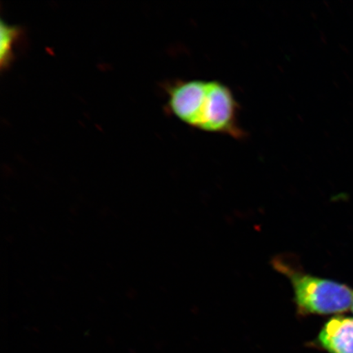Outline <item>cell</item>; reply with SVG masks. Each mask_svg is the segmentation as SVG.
Wrapping results in <instances>:
<instances>
[{"label":"cell","instance_id":"obj_1","mask_svg":"<svg viewBox=\"0 0 353 353\" xmlns=\"http://www.w3.org/2000/svg\"><path fill=\"white\" fill-rule=\"evenodd\" d=\"M170 112L190 127L243 139L240 105L231 88L215 79L179 81L166 88Z\"/></svg>","mask_w":353,"mask_h":353},{"label":"cell","instance_id":"obj_2","mask_svg":"<svg viewBox=\"0 0 353 353\" xmlns=\"http://www.w3.org/2000/svg\"><path fill=\"white\" fill-rule=\"evenodd\" d=\"M273 263L292 284L299 315L339 314L352 307L353 290L350 287L297 270L281 259H276Z\"/></svg>","mask_w":353,"mask_h":353},{"label":"cell","instance_id":"obj_3","mask_svg":"<svg viewBox=\"0 0 353 353\" xmlns=\"http://www.w3.org/2000/svg\"><path fill=\"white\" fill-rule=\"evenodd\" d=\"M316 343L329 353H353V317H332L322 327Z\"/></svg>","mask_w":353,"mask_h":353},{"label":"cell","instance_id":"obj_4","mask_svg":"<svg viewBox=\"0 0 353 353\" xmlns=\"http://www.w3.org/2000/svg\"><path fill=\"white\" fill-rule=\"evenodd\" d=\"M1 50H0V65L2 70L8 68L13 59V48L20 37V28L1 21Z\"/></svg>","mask_w":353,"mask_h":353},{"label":"cell","instance_id":"obj_5","mask_svg":"<svg viewBox=\"0 0 353 353\" xmlns=\"http://www.w3.org/2000/svg\"><path fill=\"white\" fill-rule=\"evenodd\" d=\"M352 312H353V304H352Z\"/></svg>","mask_w":353,"mask_h":353}]
</instances>
